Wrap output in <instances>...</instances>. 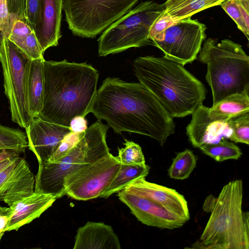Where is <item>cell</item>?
Wrapping results in <instances>:
<instances>
[{"label":"cell","mask_w":249,"mask_h":249,"mask_svg":"<svg viewBox=\"0 0 249 249\" xmlns=\"http://www.w3.org/2000/svg\"><path fill=\"white\" fill-rule=\"evenodd\" d=\"M91 112L117 134L145 135L163 146L175 132L173 118L140 82L107 77L97 90Z\"/></svg>","instance_id":"cell-1"},{"label":"cell","mask_w":249,"mask_h":249,"mask_svg":"<svg viewBox=\"0 0 249 249\" xmlns=\"http://www.w3.org/2000/svg\"><path fill=\"white\" fill-rule=\"evenodd\" d=\"M42 120L69 126L74 117L91 112L97 93L98 71L87 63L44 60Z\"/></svg>","instance_id":"cell-2"},{"label":"cell","mask_w":249,"mask_h":249,"mask_svg":"<svg viewBox=\"0 0 249 249\" xmlns=\"http://www.w3.org/2000/svg\"><path fill=\"white\" fill-rule=\"evenodd\" d=\"M135 74L174 118L191 115L206 98L203 83L182 64L165 57L139 56Z\"/></svg>","instance_id":"cell-3"},{"label":"cell","mask_w":249,"mask_h":249,"mask_svg":"<svg viewBox=\"0 0 249 249\" xmlns=\"http://www.w3.org/2000/svg\"><path fill=\"white\" fill-rule=\"evenodd\" d=\"M243 181L235 179L212 199L211 215L192 248L249 249V213L242 210Z\"/></svg>","instance_id":"cell-4"},{"label":"cell","mask_w":249,"mask_h":249,"mask_svg":"<svg viewBox=\"0 0 249 249\" xmlns=\"http://www.w3.org/2000/svg\"><path fill=\"white\" fill-rule=\"evenodd\" d=\"M197 57L207 66L205 78L212 90L213 105L229 95L249 92V56L240 44L208 38Z\"/></svg>","instance_id":"cell-5"},{"label":"cell","mask_w":249,"mask_h":249,"mask_svg":"<svg viewBox=\"0 0 249 249\" xmlns=\"http://www.w3.org/2000/svg\"><path fill=\"white\" fill-rule=\"evenodd\" d=\"M109 127L97 120L88 127L78 143L62 158L38 164L34 192L50 195L56 199L66 195L64 182L67 177L110 153L106 142Z\"/></svg>","instance_id":"cell-6"},{"label":"cell","mask_w":249,"mask_h":249,"mask_svg":"<svg viewBox=\"0 0 249 249\" xmlns=\"http://www.w3.org/2000/svg\"><path fill=\"white\" fill-rule=\"evenodd\" d=\"M164 10L163 3L153 0L139 3L102 32L97 40L98 55L105 56L152 45L149 38L150 28Z\"/></svg>","instance_id":"cell-7"},{"label":"cell","mask_w":249,"mask_h":249,"mask_svg":"<svg viewBox=\"0 0 249 249\" xmlns=\"http://www.w3.org/2000/svg\"><path fill=\"white\" fill-rule=\"evenodd\" d=\"M139 0H63L69 29L75 36L95 37L129 12Z\"/></svg>","instance_id":"cell-8"},{"label":"cell","mask_w":249,"mask_h":249,"mask_svg":"<svg viewBox=\"0 0 249 249\" xmlns=\"http://www.w3.org/2000/svg\"><path fill=\"white\" fill-rule=\"evenodd\" d=\"M31 59L7 38L0 45V62L4 93L12 121L25 128L34 119L27 98V81Z\"/></svg>","instance_id":"cell-9"},{"label":"cell","mask_w":249,"mask_h":249,"mask_svg":"<svg viewBox=\"0 0 249 249\" xmlns=\"http://www.w3.org/2000/svg\"><path fill=\"white\" fill-rule=\"evenodd\" d=\"M206 25L197 19H183L166 29L161 40L153 45L163 53L164 57L184 66L197 58L206 38Z\"/></svg>","instance_id":"cell-10"},{"label":"cell","mask_w":249,"mask_h":249,"mask_svg":"<svg viewBox=\"0 0 249 249\" xmlns=\"http://www.w3.org/2000/svg\"><path fill=\"white\" fill-rule=\"evenodd\" d=\"M121 163L110 153L67 177L66 195L77 200L99 197L117 174Z\"/></svg>","instance_id":"cell-11"},{"label":"cell","mask_w":249,"mask_h":249,"mask_svg":"<svg viewBox=\"0 0 249 249\" xmlns=\"http://www.w3.org/2000/svg\"><path fill=\"white\" fill-rule=\"evenodd\" d=\"M117 196L138 220L146 225L173 230L182 227L187 222L146 197L124 190L118 192Z\"/></svg>","instance_id":"cell-12"},{"label":"cell","mask_w":249,"mask_h":249,"mask_svg":"<svg viewBox=\"0 0 249 249\" xmlns=\"http://www.w3.org/2000/svg\"><path fill=\"white\" fill-rule=\"evenodd\" d=\"M28 147L37 160L38 164L49 159L68 134L69 126L34 118L25 128Z\"/></svg>","instance_id":"cell-13"},{"label":"cell","mask_w":249,"mask_h":249,"mask_svg":"<svg viewBox=\"0 0 249 249\" xmlns=\"http://www.w3.org/2000/svg\"><path fill=\"white\" fill-rule=\"evenodd\" d=\"M209 107L203 104L191 114L192 119L186 127V134L192 145L199 148L205 144L215 143L223 139H230L232 134L231 118L212 119Z\"/></svg>","instance_id":"cell-14"},{"label":"cell","mask_w":249,"mask_h":249,"mask_svg":"<svg viewBox=\"0 0 249 249\" xmlns=\"http://www.w3.org/2000/svg\"><path fill=\"white\" fill-rule=\"evenodd\" d=\"M124 190L148 198L167 211L188 221L190 213L187 202L176 190L139 178L126 186Z\"/></svg>","instance_id":"cell-15"},{"label":"cell","mask_w":249,"mask_h":249,"mask_svg":"<svg viewBox=\"0 0 249 249\" xmlns=\"http://www.w3.org/2000/svg\"><path fill=\"white\" fill-rule=\"evenodd\" d=\"M56 199L52 195L34 192L9 207L11 214L4 229L5 232L18 231L22 226L39 217Z\"/></svg>","instance_id":"cell-16"},{"label":"cell","mask_w":249,"mask_h":249,"mask_svg":"<svg viewBox=\"0 0 249 249\" xmlns=\"http://www.w3.org/2000/svg\"><path fill=\"white\" fill-rule=\"evenodd\" d=\"M63 0H40L41 21L33 30L44 53L56 46L61 37V22Z\"/></svg>","instance_id":"cell-17"},{"label":"cell","mask_w":249,"mask_h":249,"mask_svg":"<svg viewBox=\"0 0 249 249\" xmlns=\"http://www.w3.org/2000/svg\"><path fill=\"white\" fill-rule=\"evenodd\" d=\"M35 183L28 163L19 157L12 174L0 188V201L12 206L34 193Z\"/></svg>","instance_id":"cell-18"},{"label":"cell","mask_w":249,"mask_h":249,"mask_svg":"<svg viewBox=\"0 0 249 249\" xmlns=\"http://www.w3.org/2000/svg\"><path fill=\"white\" fill-rule=\"evenodd\" d=\"M73 249H121L117 235L111 226L103 222H87L79 227Z\"/></svg>","instance_id":"cell-19"},{"label":"cell","mask_w":249,"mask_h":249,"mask_svg":"<svg viewBox=\"0 0 249 249\" xmlns=\"http://www.w3.org/2000/svg\"><path fill=\"white\" fill-rule=\"evenodd\" d=\"M44 58L31 60L27 81V98L31 115L38 117L42 110L44 91Z\"/></svg>","instance_id":"cell-20"},{"label":"cell","mask_w":249,"mask_h":249,"mask_svg":"<svg viewBox=\"0 0 249 249\" xmlns=\"http://www.w3.org/2000/svg\"><path fill=\"white\" fill-rule=\"evenodd\" d=\"M247 113H249V92L229 95L209 109L210 117L220 120H229Z\"/></svg>","instance_id":"cell-21"},{"label":"cell","mask_w":249,"mask_h":249,"mask_svg":"<svg viewBox=\"0 0 249 249\" xmlns=\"http://www.w3.org/2000/svg\"><path fill=\"white\" fill-rule=\"evenodd\" d=\"M225 0H167L164 11L175 21L191 17L204 9L220 5Z\"/></svg>","instance_id":"cell-22"},{"label":"cell","mask_w":249,"mask_h":249,"mask_svg":"<svg viewBox=\"0 0 249 249\" xmlns=\"http://www.w3.org/2000/svg\"><path fill=\"white\" fill-rule=\"evenodd\" d=\"M150 168V166L146 164L142 165L121 164L117 174L99 197L107 198L124 190L133 181L139 178H145L149 174Z\"/></svg>","instance_id":"cell-23"},{"label":"cell","mask_w":249,"mask_h":249,"mask_svg":"<svg viewBox=\"0 0 249 249\" xmlns=\"http://www.w3.org/2000/svg\"><path fill=\"white\" fill-rule=\"evenodd\" d=\"M197 158L188 149L178 152L168 169L169 177L176 180L188 178L196 167Z\"/></svg>","instance_id":"cell-24"},{"label":"cell","mask_w":249,"mask_h":249,"mask_svg":"<svg viewBox=\"0 0 249 249\" xmlns=\"http://www.w3.org/2000/svg\"><path fill=\"white\" fill-rule=\"evenodd\" d=\"M220 6L249 39V0H225Z\"/></svg>","instance_id":"cell-25"},{"label":"cell","mask_w":249,"mask_h":249,"mask_svg":"<svg viewBox=\"0 0 249 249\" xmlns=\"http://www.w3.org/2000/svg\"><path fill=\"white\" fill-rule=\"evenodd\" d=\"M199 148L204 154L219 162L238 160L242 155L239 147L225 139L215 143L202 145Z\"/></svg>","instance_id":"cell-26"},{"label":"cell","mask_w":249,"mask_h":249,"mask_svg":"<svg viewBox=\"0 0 249 249\" xmlns=\"http://www.w3.org/2000/svg\"><path fill=\"white\" fill-rule=\"evenodd\" d=\"M28 147L25 132L0 124V149H12L20 154Z\"/></svg>","instance_id":"cell-27"},{"label":"cell","mask_w":249,"mask_h":249,"mask_svg":"<svg viewBox=\"0 0 249 249\" xmlns=\"http://www.w3.org/2000/svg\"><path fill=\"white\" fill-rule=\"evenodd\" d=\"M124 147L118 149L120 163L124 165H140L145 164V160L141 147L138 144L124 139Z\"/></svg>","instance_id":"cell-28"},{"label":"cell","mask_w":249,"mask_h":249,"mask_svg":"<svg viewBox=\"0 0 249 249\" xmlns=\"http://www.w3.org/2000/svg\"><path fill=\"white\" fill-rule=\"evenodd\" d=\"M232 134L230 140L236 143L249 144V113L231 118Z\"/></svg>","instance_id":"cell-29"},{"label":"cell","mask_w":249,"mask_h":249,"mask_svg":"<svg viewBox=\"0 0 249 249\" xmlns=\"http://www.w3.org/2000/svg\"><path fill=\"white\" fill-rule=\"evenodd\" d=\"M85 132L80 133L71 132L66 135L57 150L47 161L53 162L62 158L78 143Z\"/></svg>","instance_id":"cell-30"},{"label":"cell","mask_w":249,"mask_h":249,"mask_svg":"<svg viewBox=\"0 0 249 249\" xmlns=\"http://www.w3.org/2000/svg\"><path fill=\"white\" fill-rule=\"evenodd\" d=\"M176 22L173 20L164 10L155 20L150 28L149 38L152 42V45L161 40L165 30Z\"/></svg>","instance_id":"cell-31"},{"label":"cell","mask_w":249,"mask_h":249,"mask_svg":"<svg viewBox=\"0 0 249 249\" xmlns=\"http://www.w3.org/2000/svg\"><path fill=\"white\" fill-rule=\"evenodd\" d=\"M9 15L8 36L13 23L21 20L28 24L26 15V0H7Z\"/></svg>","instance_id":"cell-32"},{"label":"cell","mask_w":249,"mask_h":249,"mask_svg":"<svg viewBox=\"0 0 249 249\" xmlns=\"http://www.w3.org/2000/svg\"><path fill=\"white\" fill-rule=\"evenodd\" d=\"M31 60L43 57L39 43L34 31L18 46Z\"/></svg>","instance_id":"cell-33"},{"label":"cell","mask_w":249,"mask_h":249,"mask_svg":"<svg viewBox=\"0 0 249 249\" xmlns=\"http://www.w3.org/2000/svg\"><path fill=\"white\" fill-rule=\"evenodd\" d=\"M33 31L25 22L18 20L13 23L7 38L18 47Z\"/></svg>","instance_id":"cell-34"},{"label":"cell","mask_w":249,"mask_h":249,"mask_svg":"<svg viewBox=\"0 0 249 249\" xmlns=\"http://www.w3.org/2000/svg\"><path fill=\"white\" fill-rule=\"evenodd\" d=\"M26 15L28 24L34 30L41 21L40 0H26Z\"/></svg>","instance_id":"cell-35"},{"label":"cell","mask_w":249,"mask_h":249,"mask_svg":"<svg viewBox=\"0 0 249 249\" xmlns=\"http://www.w3.org/2000/svg\"><path fill=\"white\" fill-rule=\"evenodd\" d=\"M9 21L7 0H0V45L4 38L8 37Z\"/></svg>","instance_id":"cell-36"},{"label":"cell","mask_w":249,"mask_h":249,"mask_svg":"<svg viewBox=\"0 0 249 249\" xmlns=\"http://www.w3.org/2000/svg\"><path fill=\"white\" fill-rule=\"evenodd\" d=\"M69 127L71 132L77 133L84 132L88 128L87 122L84 117L75 116L71 120Z\"/></svg>","instance_id":"cell-37"},{"label":"cell","mask_w":249,"mask_h":249,"mask_svg":"<svg viewBox=\"0 0 249 249\" xmlns=\"http://www.w3.org/2000/svg\"><path fill=\"white\" fill-rule=\"evenodd\" d=\"M18 158L15 159L8 165L0 172V188L12 174Z\"/></svg>","instance_id":"cell-38"},{"label":"cell","mask_w":249,"mask_h":249,"mask_svg":"<svg viewBox=\"0 0 249 249\" xmlns=\"http://www.w3.org/2000/svg\"><path fill=\"white\" fill-rule=\"evenodd\" d=\"M20 153L12 149H0V161L9 159L19 156Z\"/></svg>","instance_id":"cell-39"},{"label":"cell","mask_w":249,"mask_h":249,"mask_svg":"<svg viewBox=\"0 0 249 249\" xmlns=\"http://www.w3.org/2000/svg\"><path fill=\"white\" fill-rule=\"evenodd\" d=\"M18 157L9 158L0 161V172Z\"/></svg>","instance_id":"cell-40"},{"label":"cell","mask_w":249,"mask_h":249,"mask_svg":"<svg viewBox=\"0 0 249 249\" xmlns=\"http://www.w3.org/2000/svg\"><path fill=\"white\" fill-rule=\"evenodd\" d=\"M6 214L9 215L10 216L11 214V210L10 208L6 207H2L0 206V215Z\"/></svg>","instance_id":"cell-41"}]
</instances>
